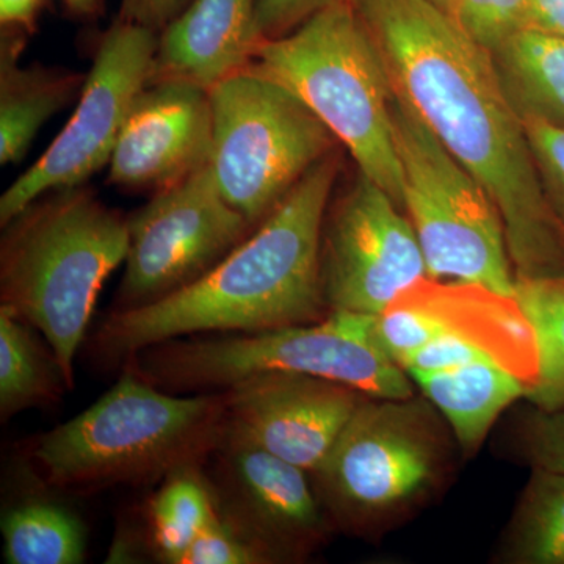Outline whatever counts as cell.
<instances>
[{"label":"cell","mask_w":564,"mask_h":564,"mask_svg":"<svg viewBox=\"0 0 564 564\" xmlns=\"http://www.w3.org/2000/svg\"><path fill=\"white\" fill-rule=\"evenodd\" d=\"M406 102L502 215L516 281L564 276V229L491 52L429 0H351Z\"/></svg>","instance_id":"1"},{"label":"cell","mask_w":564,"mask_h":564,"mask_svg":"<svg viewBox=\"0 0 564 564\" xmlns=\"http://www.w3.org/2000/svg\"><path fill=\"white\" fill-rule=\"evenodd\" d=\"M337 172L332 152L199 280L158 302L111 311L93 339L98 355L128 361L144 348L180 337L323 321L329 307L323 293L322 236Z\"/></svg>","instance_id":"2"},{"label":"cell","mask_w":564,"mask_h":564,"mask_svg":"<svg viewBox=\"0 0 564 564\" xmlns=\"http://www.w3.org/2000/svg\"><path fill=\"white\" fill-rule=\"evenodd\" d=\"M3 228L2 306L43 334L70 389L104 282L128 256V218L74 187L36 199Z\"/></svg>","instance_id":"3"},{"label":"cell","mask_w":564,"mask_h":564,"mask_svg":"<svg viewBox=\"0 0 564 564\" xmlns=\"http://www.w3.org/2000/svg\"><path fill=\"white\" fill-rule=\"evenodd\" d=\"M98 402L43 434L33 458L62 489H98L165 480L204 466L228 425L225 391L185 397L124 369Z\"/></svg>","instance_id":"4"},{"label":"cell","mask_w":564,"mask_h":564,"mask_svg":"<svg viewBox=\"0 0 564 564\" xmlns=\"http://www.w3.org/2000/svg\"><path fill=\"white\" fill-rule=\"evenodd\" d=\"M458 454L451 426L425 395H366L311 478L333 529L372 540L441 496Z\"/></svg>","instance_id":"5"},{"label":"cell","mask_w":564,"mask_h":564,"mask_svg":"<svg viewBox=\"0 0 564 564\" xmlns=\"http://www.w3.org/2000/svg\"><path fill=\"white\" fill-rule=\"evenodd\" d=\"M375 314L329 311L321 322L259 333L188 336L144 348L124 369L172 393L225 391L263 372L326 378L378 399L415 395L381 347Z\"/></svg>","instance_id":"6"},{"label":"cell","mask_w":564,"mask_h":564,"mask_svg":"<svg viewBox=\"0 0 564 564\" xmlns=\"http://www.w3.org/2000/svg\"><path fill=\"white\" fill-rule=\"evenodd\" d=\"M248 69L293 93L347 148L359 172L403 209L392 85L351 2L336 3L292 32L263 40Z\"/></svg>","instance_id":"7"},{"label":"cell","mask_w":564,"mask_h":564,"mask_svg":"<svg viewBox=\"0 0 564 564\" xmlns=\"http://www.w3.org/2000/svg\"><path fill=\"white\" fill-rule=\"evenodd\" d=\"M392 121L403 212L421 243L429 278L474 282L516 295L502 215L484 185L395 95Z\"/></svg>","instance_id":"8"},{"label":"cell","mask_w":564,"mask_h":564,"mask_svg":"<svg viewBox=\"0 0 564 564\" xmlns=\"http://www.w3.org/2000/svg\"><path fill=\"white\" fill-rule=\"evenodd\" d=\"M209 166L223 198L258 226L332 154L336 137L288 88L251 69L209 90Z\"/></svg>","instance_id":"9"},{"label":"cell","mask_w":564,"mask_h":564,"mask_svg":"<svg viewBox=\"0 0 564 564\" xmlns=\"http://www.w3.org/2000/svg\"><path fill=\"white\" fill-rule=\"evenodd\" d=\"M158 40V32L122 20L104 33L69 121L39 161L3 192L2 228L36 199L82 187L109 163L133 101L150 84Z\"/></svg>","instance_id":"10"},{"label":"cell","mask_w":564,"mask_h":564,"mask_svg":"<svg viewBox=\"0 0 564 564\" xmlns=\"http://www.w3.org/2000/svg\"><path fill=\"white\" fill-rule=\"evenodd\" d=\"M252 228L223 198L209 165L155 193L128 218V256L113 311L158 302L199 280Z\"/></svg>","instance_id":"11"},{"label":"cell","mask_w":564,"mask_h":564,"mask_svg":"<svg viewBox=\"0 0 564 564\" xmlns=\"http://www.w3.org/2000/svg\"><path fill=\"white\" fill-rule=\"evenodd\" d=\"M423 278H429L425 258L410 218L358 170L323 225L322 280L329 311L380 315Z\"/></svg>","instance_id":"12"},{"label":"cell","mask_w":564,"mask_h":564,"mask_svg":"<svg viewBox=\"0 0 564 564\" xmlns=\"http://www.w3.org/2000/svg\"><path fill=\"white\" fill-rule=\"evenodd\" d=\"M209 477L218 511L270 563L313 555L333 532L307 470L226 432Z\"/></svg>","instance_id":"13"},{"label":"cell","mask_w":564,"mask_h":564,"mask_svg":"<svg viewBox=\"0 0 564 564\" xmlns=\"http://www.w3.org/2000/svg\"><path fill=\"white\" fill-rule=\"evenodd\" d=\"M228 430L314 473L366 393L296 372H263L225 389Z\"/></svg>","instance_id":"14"},{"label":"cell","mask_w":564,"mask_h":564,"mask_svg":"<svg viewBox=\"0 0 564 564\" xmlns=\"http://www.w3.org/2000/svg\"><path fill=\"white\" fill-rule=\"evenodd\" d=\"M212 133L209 90L180 80L148 84L111 152L110 184L165 191L209 165Z\"/></svg>","instance_id":"15"},{"label":"cell","mask_w":564,"mask_h":564,"mask_svg":"<svg viewBox=\"0 0 564 564\" xmlns=\"http://www.w3.org/2000/svg\"><path fill=\"white\" fill-rule=\"evenodd\" d=\"M397 299L433 318L443 334L462 337L521 378L527 391L536 381V336L516 295L474 282L423 278Z\"/></svg>","instance_id":"16"},{"label":"cell","mask_w":564,"mask_h":564,"mask_svg":"<svg viewBox=\"0 0 564 564\" xmlns=\"http://www.w3.org/2000/svg\"><path fill=\"white\" fill-rule=\"evenodd\" d=\"M258 0H192L161 32L150 84L188 82L204 90L251 65L261 35Z\"/></svg>","instance_id":"17"},{"label":"cell","mask_w":564,"mask_h":564,"mask_svg":"<svg viewBox=\"0 0 564 564\" xmlns=\"http://www.w3.org/2000/svg\"><path fill=\"white\" fill-rule=\"evenodd\" d=\"M413 381L451 426L466 459L480 451L497 419L527 393L524 381L492 359L417 375Z\"/></svg>","instance_id":"18"},{"label":"cell","mask_w":564,"mask_h":564,"mask_svg":"<svg viewBox=\"0 0 564 564\" xmlns=\"http://www.w3.org/2000/svg\"><path fill=\"white\" fill-rule=\"evenodd\" d=\"M3 31L7 36H2L0 50V163L10 165L28 154L44 122L70 101L85 77L21 66L22 32Z\"/></svg>","instance_id":"19"},{"label":"cell","mask_w":564,"mask_h":564,"mask_svg":"<svg viewBox=\"0 0 564 564\" xmlns=\"http://www.w3.org/2000/svg\"><path fill=\"white\" fill-rule=\"evenodd\" d=\"M494 69L522 121L564 129V39L521 29L492 47Z\"/></svg>","instance_id":"20"},{"label":"cell","mask_w":564,"mask_h":564,"mask_svg":"<svg viewBox=\"0 0 564 564\" xmlns=\"http://www.w3.org/2000/svg\"><path fill=\"white\" fill-rule=\"evenodd\" d=\"M492 558L564 564V474L532 469Z\"/></svg>","instance_id":"21"},{"label":"cell","mask_w":564,"mask_h":564,"mask_svg":"<svg viewBox=\"0 0 564 564\" xmlns=\"http://www.w3.org/2000/svg\"><path fill=\"white\" fill-rule=\"evenodd\" d=\"M29 323L0 304V415L44 406L68 389L54 355L47 356Z\"/></svg>","instance_id":"22"},{"label":"cell","mask_w":564,"mask_h":564,"mask_svg":"<svg viewBox=\"0 0 564 564\" xmlns=\"http://www.w3.org/2000/svg\"><path fill=\"white\" fill-rule=\"evenodd\" d=\"M3 556L9 564H80L87 530L79 516L51 500L14 505L2 518Z\"/></svg>","instance_id":"23"},{"label":"cell","mask_w":564,"mask_h":564,"mask_svg":"<svg viewBox=\"0 0 564 564\" xmlns=\"http://www.w3.org/2000/svg\"><path fill=\"white\" fill-rule=\"evenodd\" d=\"M218 513L203 466L182 467L162 480L148 505L151 544L163 563L181 564L193 541Z\"/></svg>","instance_id":"24"},{"label":"cell","mask_w":564,"mask_h":564,"mask_svg":"<svg viewBox=\"0 0 564 564\" xmlns=\"http://www.w3.org/2000/svg\"><path fill=\"white\" fill-rule=\"evenodd\" d=\"M516 299L536 336L538 377L525 402L564 406V276L516 282Z\"/></svg>","instance_id":"25"},{"label":"cell","mask_w":564,"mask_h":564,"mask_svg":"<svg viewBox=\"0 0 564 564\" xmlns=\"http://www.w3.org/2000/svg\"><path fill=\"white\" fill-rule=\"evenodd\" d=\"M514 458L530 469L564 474V406L541 408L527 402L510 432Z\"/></svg>","instance_id":"26"},{"label":"cell","mask_w":564,"mask_h":564,"mask_svg":"<svg viewBox=\"0 0 564 564\" xmlns=\"http://www.w3.org/2000/svg\"><path fill=\"white\" fill-rule=\"evenodd\" d=\"M530 0H459L455 21L478 44L491 51L525 29Z\"/></svg>","instance_id":"27"},{"label":"cell","mask_w":564,"mask_h":564,"mask_svg":"<svg viewBox=\"0 0 564 564\" xmlns=\"http://www.w3.org/2000/svg\"><path fill=\"white\" fill-rule=\"evenodd\" d=\"M441 334L443 332L433 318L400 299L393 300L391 306L377 317L378 340L402 369L415 352Z\"/></svg>","instance_id":"28"},{"label":"cell","mask_w":564,"mask_h":564,"mask_svg":"<svg viewBox=\"0 0 564 564\" xmlns=\"http://www.w3.org/2000/svg\"><path fill=\"white\" fill-rule=\"evenodd\" d=\"M181 564H272L258 545L251 543L218 511L196 536Z\"/></svg>","instance_id":"29"},{"label":"cell","mask_w":564,"mask_h":564,"mask_svg":"<svg viewBox=\"0 0 564 564\" xmlns=\"http://www.w3.org/2000/svg\"><path fill=\"white\" fill-rule=\"evenodd\" d=\"M524 126L545 198L564 229V129L538 120Z\"/></svg>","instance_id":"30"},{"label":"cell","mask_w":564,"mask_h":564,"mask_svg":"<svg viewBox=\"0 0 564 564\" xmlns=\"http://www.w3.org/2000/svg\"><path fill=\"white\" fill-rule=\"evenodd\" d=\"M480 359L491 358H488L473 344L466 343L462 337L454 336V334H441L440 337L415 352L403 370L413 380L417 375L444 372V370L466 366V364L480 361Z\"/></svg>","instance_id":"31"},{"label":"cell","mask_w":564,"mask_h":564,"mask_svg":"<svg viewBox=\"0 0 564 564\" xmlns=\"http://www.w3.org/2000/svg\"><path fill=\"white\" fill-rule=\"evenodd\" d=\"M351 0H258L256 24L262 40L278 39L299 28L318 11Z\"/></svg>","instance_id":"32"},{"label":"cell","mask_w":564,"mask_h":564,"mask_svg":"<svg viewBox=\"0 0 564 564\" xmlns=\"http://www.w3.org/2000/svg\"><path fill=\"white\" fill-rule=\"evenodd\" d=\"M191 0H121L120 20L162 32Z\"/></svg>","instance_id":"33"},{"label":"cell","mask_w":564,"mask_h":564,"mask_svg":"<svg viewBox=\"0 0 564 564\" xmlns=\"http://www.w3.org/2000/svg\"><path fill=\"white\" fill-rule=\"evenodd\" d=\"M525 29L564 39V0H530Z\"/></svg>","instance_id":"34"},{"label":"cell","mask_w":564,"mask_h":564,"mask_svg":"<svg viewBox=\"0 0 564 564\" xmlns=\"http://www.w3.org/2000/svg\"><path fill=\"white\" fill-rule=\"evenodd\" d=\"M41 0H0V22L3 29L32 33Z\"/></svg>","instance_id":"35"},{"label":"cell","mask_w":564,"mask_h":564,"mask_svg":"<svg viewBox=\"0 0 564 564\" xmlns=\"http://www.w3.org/2000/svg\"><path fill=\"white\" fill-rule=\"evenodd\" d=\"M73 13L90 17L101 9L102 0H63Z\"/></svg>","instance_id":"36"},{"label":"cell","mask_w":564,"mask_h":564,"mask_svg":"<svg viewBox=\"0 0 564 564\" xmlns=\"http://www.w3.org/2000/svg\"><path fill=\"white\" fill-rule=\"evenodd\" d=\"M429 2H432L434 7H437V9L443 10L444 13H447L448 17L454 18L456 10H458V3L459 0H429Z\"/></svg>","instance_id":"37"}]
</instances>
